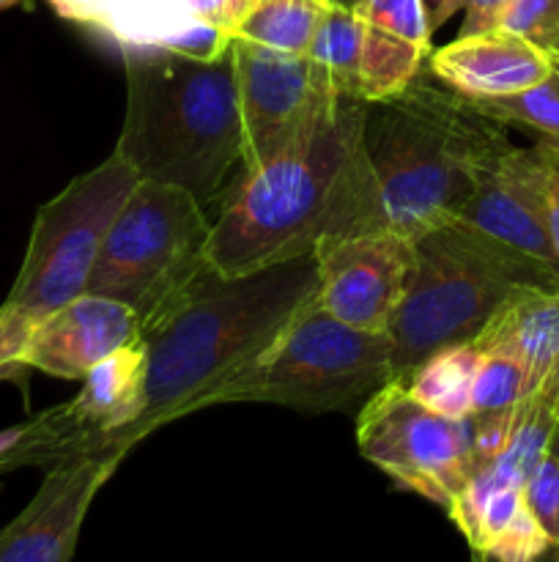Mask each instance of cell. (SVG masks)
Segmentation results:
<instances>
[{
	"label": "cell",
	"mask_w": 559,
	"mask_h": 562,
	"mask_svg": "<svg viewBox=\"0 0 559 562\" xmlns=\"http://www.w3.org/2000/svg\"><path fill=\"white\" fill-rule=\"evenodd\" d=\"M362 126L365 102L334 93L285 151L241 170L223 192L206 261L244 274L310 256L340 236L387 231Z\"/></svg>",
	"instance_id": "1"
},
{
	"label": "cell",
	"mask_w": 559,
	"mask_h": 562,
	"mask_svg": "<svg viewBox=\"0 0 559 562\" xmlns=\"http://www.w3.org/2000/svg\"><path fill=\"white\" fill-rule=\"evenodd\" d=\"M316 252L244 274L203 263L142 322L146 406L126 448L164 423L206 409L230 376L261 357L318 291Z\"/></svg>",
	"instance_id": "2"
},
{
	"label": "cell",
	"mask_w": 559,
	"mask_h": 562,
	"mask_svg": "<svg viewBox=\"0 0 559 562\" xmlns=\"http://www.w3.org/2000/svg\"><path fill=\"white\" fill-rule=\"evenodd\" d=\"M121 55L126 115L115 151L140 179L181 187L206 206L244 151L233 49L217 58L159 47Z\"/></svg>",
	"instance_id": "3"
},
{
	"label": "cell",
	"mask_w": 559,
	"mask_h": 562,
	"mask_svg": "<svg viewBox=\"0 0 559 562\" xmlns=\"http://www.w3.org/2000/svg\"><path fill=\"white\" fill-rule=\"evenodd\" d=\"M425 75L427 66L398 97L365 102L362 126L384 225L409 241L458 217L513 146L502 124Z\"/></svg>",
	"instance_id": "4"
},
{
	"label": "cell",
	"mask_w": 559,
	"mask_h": 562,
	"mask_svg": "<svg viewBox=\"0 0 559 562\" xmlns=\"http://www.w3.org/2000/svg\"><path fill=\"white\" fill-rule=\"evenodd\" d=\"M559 291V272L453 217L411 239V274L389 324L392 382L449 346L471 344L515 289Z\"/></svg>",
	"instance_id": "5"
},
{
	"label": "cell",
	"mask_w": 559,
	"mask_h": 562,
	"mask_svg": "<svg viewBox=\"0 0 559 562\" xmlns=\"http://www.w3.org/2000/svg\"><path fill=\"white\" fill-rule=\"evenodd\" d=\"M387 382H392L389 333L349 327L312 296L261 357L212 395L208 406L255 401L334 412L367 401Z\"/></svg>",
	"instance_id": "6"
},
{
	"label": "cell",
	"mask_w": 559,
	"mask_h": 562,
	"mask_svg": "<svg viewBox=\"0 0 559 562\" xmlns=\"http://www.w3.org/2000/svg\"><path fill=\"white\" fill-rule=\"evenodd\" d=\"M208 236L212 223L190 192L140 179L104 236L85 294L121 302L146 322L206 263Z\"/></svg>",
	"instance_id": "7"
},
{
	"label": "cell",
	"mask_w": 559,
	"mask_h": 562,
	"mask_svg": "<svg viewBox=\"0 0 559 562\" xmlns=\"http://www.w3.org/2000/svg\"><path fill=\"white\" fill-rule=\"evenodd\" d=\"M137 181V170L113 151L44 203L33 220L25 261L0 311L38 324L85 294L104 236Z\"/></svg>",
	"instance_id": "8"
},
{
	"label": "cell",
	"mask_w": 559,
	"mask_h": 562,
	"mask_svg": "<svg viewBox=\"0 0 559 562\" xmlns=\"http://www.w3.org/2000/svg\"><path fill=\"white\" fill-rule=\"evenodd\" d=\"M360 453L409 492L453 508L475 472L471 417L453 420L422 406L403 384L387 382L356 420Z\"/></svg>",
	"instance_id": "9"
},
{
	"label": "cell",
	"mask_w": 559,
	"mask_h": 562,
	"mask_svg": "<svg viewBox=\"0 0 559 562\" xmlns=\"http://www.w3.org/2000/svg\"><path fill=\"white\" fill-rule=\"evenodd\" d=\"M230 49L244 126L241 170H252L285 151L334 91L307 55L280 53L239 36H233Z\"/></svg>",
	"instance_id": "10"
},
{
	"label": "cell",
	"mask_w": 559,
	"mask_h": 562,
	"mask_svg": "<svg viewBox=\"0 0 559 562\" xmlns=\"http://www.w3.org/2000/svg\"><path fill=\"white\" fill-rule=\"evenodd\" d=\"M64 20L113 38L121 49L159 47L217 58L258 0H47Z\"/></svg>",
	"instance_id": "11"
},
{
	"label": "cell",
	"mask_w": 559,
	"mask_h": 562,
	"mask_svg": "<svg viewBox=\"0 0 559 562\" xmlns=\"http://www.w3.org/2000/svg\"><path fill=\"white\" fill-rule=\"evenodd\" d=\"M316 305L349 327L389 333L411 274V241L395 231L340 236L316 250Z\"/></svg>",
	"instance_id": "12"
},
{
	"label": "cell",
	"mask_w": 559,
	"mask_h": 562,
	"mask_svg": "<svg viewBox=\"0 0 559 562\" xmlns=\"http://www.w3.org/2000/svg\"><path fill=\"white\" fill-rule=\"evenodd\" d=\"M124 456L102 448L49 467L31 503L0 527V562H71L88 508Z\"/></svg>",
	"instance_id": "13"
},
{
	"label": "cell",
	"mask_w": 559,
	"mask_h": 562,
	"mask_svg": "<svg viewBox=\"0 0 559 562\" xmlns=\"http://www.w3.org/2000/svg\"><path fill=\"white\" fill-rule=\"evenodd\" d=\"M458 217L559 272L548 228L546 157L537 146H510Z\"/></svg>",
	"instance_id": "14"
},
{
	"label": "cell",
	"mask_w": 559,
	"mask_h": 562,
	"mask_svg": "<svg viewBox=\"0 0 559 562\" xmlns=\"http://www.w3.org/2000/svg\"><path fill=\"white\" fill-rule=\"evenodd\" d=\"M142 322L132 307L96 294H80L33 327L25 362L31 371L82 379L96 362L140 340Z\"/></svg>",
	"instance_id": "15"
},
{
	"label": "cell",
	"mask_w": 559,
	"mask_h": 562,
	"mask_svg": "<svg viewBox=\"0 0 559 562\" xmlns=\"http://www.w3.org/2000/svg\"><path fill=\"white\" fill-rule=\"evenodd\" d=\"M557 69V60L513 31L458 36L427 55V75L458 97H504L537 86Z\"/></svg>",
	"instance_id": "16"
},
{
	"label": "cell",
	"mask_w": 559,
	"mask_h": 562,
	"mask_svg": "<svg viewBox=\"0 0 559 562\" xmlns=\"http://www.w3.org/2000/svg\"><path fill=\"white\" fill-rule=\"evenodd\" d=\"M471 344L480 355L515 357L529 376V395L559 384V291L515 289Z\"/></svg>",
	"instance_id": "17"
},
{
	"label": "cell",
	"mask_w": 559,
	"mask_h": 562,
	"mask_svg": "<svg viewBox=\"0 0 559 562\" xmlns=\"http://www.w3.org/2000/svg\"><path fill=\"white\" fill-rule=\"evenodd\" d=\"M146 406V349L124 346L82 376V390L66 404L71 420L110 448L129 453L124 437Z\"/></svg>",
	"instance_id": "18"
},
{
	"label": "cell",
	"mask_w": 559,
	"mask_h": 562,
	"mask_svg": "<svg viewBox=\"0 0 559 562\" xmlns=\"http://www.w3.org/2000/svg\"><path fill=\"white\" fill-rule=\"evenodd\" d=\"M362 38H365V20L354 9L323 5L307 58L329 91L340 97L360 99Z\"/></svg>",
	"instance_id": "19"
},
{
	"label": "cell",
	"mask_w": 559,
	"mask_h": 562,
	"mask_svg": "<svg viewBox=\"0 0 559 562\" xmlns=\"http://www.w3.org/2000/svg\"><path fill=\"white\" fill-rule=\"evenodd\" d=\"M480 351L475 344L449 346L427 357L414 373L403 382V387L427 409L438 412L453 420H469L471 409V384H475Z\"/></svg>",
	"instance_id": "20"
},
{
	"label": "cell",
	"mask_w": 559,
	"mask_h": 562,
	"mask_svg": "<svg viewBox=\"0 0 559 562\" xmlns=\"http://www.w3.org/2000/svg\"><path fill=\"white\" fill-rule=\"evenodd\" d=\"M433 47L406 42L395 33L381 31L365 22L360 55V99L362 102H381L398 97L411 86L427 66Z\"/></svg>",
	"instance_id": "21"
},
{
	"label": "cell",
	"mask_w": 559,
	"mask_h": 562,
	"mask_svg": "<svg viewBox=\"0 0 559 562\" xmlns=\"http://www.w3.org/2000/svg\"><path fill=\"white\" fill-rule=\"evenodd\" d=\"M327 0H258L236 36L290 55H307Z\"/></svg>",
	"instance_id": "22"
},
{
	"label": "cell",
	"mask_w": 559,
	"mask_h": 562,
	"mask_svg": "<svg viewBox=\"0 0 559 562\" xmlns=\"http://www.w3.org/2000/svg\"><path fill=\"white\" fill-rule=\"evenodd\" d=\"M464 99L471 110L502 126H526L548 140H559V64L546 80L504 97Z\"/></svg>",
	"instance_id": "23"
},
{
	"label": "cell",
	"mask_w": 559,
	"mask_h": 562,
	"mask_svg": "<svg viewBox=\"0 0 559 562\" xmlns=\"http://www.w3.org/2000/svg\"><path fill=\"white\" fill-rule=\"evenodd\" d=\"M524 398H529L526 368L515 357L502 355V351L480 355L475 384H471V409H475V415L510 412Z\"/></svg>",
	"instance_id": "24"
},
{
	"label": "cell",
	"mask_w": 559,
	"mask_h": 562,
	"mask_svg": "<svg viewBox=\"0 0 559 562\" xmlns=\"http://www.w3.org/2000/svg\"><path fill=\"white\" fill-rule=\"evenodd\" d=\"M471 558L475 562H559V541L537 525L524 503L507 530L499 532L486 547L471 549Z\"/></svg>",
	"instance_id": "25"
},
{
	"label": "cell",
	"mask_w": 559,
	"mask_h": 562,
	"mask_svg": "<svg viewBox=\"0 0 559 562\" xmlns=\"http://www.w3.org/2000/svg\"><path fill=\"white\" fill-rule=\"evenodd\" d=\"M354 11L367 22V25L395 33V36L406 38V42L433 47V33L431 27H427L422 0H360V3L354 5Z\"/></svg>",
	"instance_id": "26"
},
{
	"label": "cell",
	"mask_w": 559,
	"mask_h": 562,
	"mask_svg": "<svg viewBox=\"0 0 559 562\" xmlns=\"http://www.w3.org/2000/svg\"><path fill=\"white\" fill-rule=\"evenodd\" d=\"M502 27L518 33L559 60V0H515Z\"/></svg>",
	"instance_id": "27"
},
{
	"label": "cell",
	"mask_w": 559,
	"mask_h": 562,
	"mask_svg": "<svg viewBox=\"0 0 559 562\" xmlns=\"http://www.w3.org/2000/svg\"><path fill=\"white\" fill-rule=\"evenodd\" d=\"M524 503L537 525L559 541V439L554 437L551 448L543 456L537 470L524 486Z\"/></svg>",
	"instance_id": "28"
},
{
	"label": "cell",
	"mask_w": 559,
	"mask_h": 562,
	"mask_svg": "<svg viewBox=\"0 0 559 562\" xmlns=\"http://www.w3.org/2000/svg\"><path fill=\"white\" fill-rule=\"evenodd\" d=\"M33 327L36 324L27 322V318L0 311V382L3 379H20L22 373L31 371L22 362V355H25Z\"/></svg>",
	"instance_id": "29"
},
{
	"label": "cell",
	"mask_w": 559,
	"mask_h": 562,
	"mask_svg": "<svg viewBox=\"0 0 559 562\" xmlns=\"http://www.w3.org/2000/svg\"><path fill=\"white\" fill-rule=\"evenodd\" d=\"M515 409L493 412V415H471V456L475 467L488 464L504 450L513 428Z\"/></svg>",
	"instance_id": "30"
},
{
	"label": "cell",
	"mask_w": 559,
	"mask_h": 562,
	"mask_svg": "<svg viewBox=\"0 0 559 562\" xmlns=\"http://www.w3.org/2000/svg\"><path fill=\"white\" fill-rule=\"evenodd\" d=\"M458 3L460 9L466 11L458 36H475V33L502 27V20L507 16L510 5H513L515 0H458Z\"/></svg>",
	"instance_id": "31"
},
{
	"label": "cell",
	"mask_w": 559,
	"mask_h": 562,
	"mask_svg": "<svg viewBox=\"0 0 559 562\" xmlns=\"http://www.w3.org/2000/svg\"><path fill=\"white\" fill-rule=\"evenodd\" d=\"M540 154L546 157V187H548V228H551V241L554 252H557L559 261V165L557 157H554L548 140L537 143Z\"/></svg>",
	"instance_id": "32"
},
{
	"label": "cell",
	"mask_w": 559,
	"mask_h": 562,
	"mask_svg": "<svg viewBox=\"0 0 559 562\" xmlns=\"http://www.w3.org/2000/svg\"><path fill=\"white\" fill-rule=\"evenodd\" d=\"M422 5H425V16H427V27H431V33H436L438 27H442L444 22L460 9L458 0H422Z\"/></svg>",
	"instance_id": "33"
},
{
	"label": "cell",
	"mask_w": 559,
	"mask_h": 562,
	"mask_svg": "<svg viewBox=\"0 0 559 562\" xmlns=\"http://www.w3.org/2000/svg\"><path fill=\"white\" fill-rule=\"evenodd\" d=\"M329 5H340V9H354L356 3H360V0H327Z\"/></svg>",
	"instance_id": "34"
},
{
	"label": "cell",
	"mask_w": 559,
	"mask_h": 562,
	"mask_svg": "<svg viewBox=\"0 0 559 562\" xmlns=\"http://www.w3.org/2000/svg\"><path fill=\"white\" fill-rule=\"evenodd\" d=\"M22 3H27V0H0V11L14 9V5H22Z\"/></svg>",
	"instance_id": "35"
},
{
	"label": "cell",
	"mask_w": 559,
	"mask_h": 562,
	"mask_svg": "<svg viewBox=\"0 0 559 562\" xmlns=\"http://www.w3.org/2000/svg\"><path fill=\"white\" fill-rule=\"evenodd\" d=\"M543 140H548V137H543ZM548 146H551L554 157H557V165H559V140H548Z\"/></svg>",
	"instance_id": "36"
},
{
	"label": "cell",
	"mask_w": 559,
	"mask_h": 562,
	"mask_svg": "<svg viewBox=\"0 0 559 562\" xmlns=\"http://www.w3.org/2000/svg\"><path fill=\"white\" fill-rule=\"evenodd\" d=\"M557 439H559V428H557Z\"/></svg>",
	"instance_id": "37"
},
{
	"label": "cell",
	"mask_w": 559,
	"mask_h": 562,
	"mask_svg": "<svg viewBox=\"0 0 559 562\" xmlns=\"http://www.w3.org/2000/svg\"><path fill=\"white\" fill-rule=\"evenodd\" d=\"M0 475H3V472H0Z\"/></svg>",
	"instance_id": "38"
},
{
	"label": "cell",
	"mask_w": 559,
	"mask_h": 562,
	"mask_svg": "<svg viewBox=\"0 0 559 562\" xmlns=\"http://www.w3.org/2000/svg\"><path fill=\"white\" fill-rule=\"evenodd\" d=\"M557 64H559V60H557Z\"/></svg>",
	"instance_id": "39"
}]
</instances>
